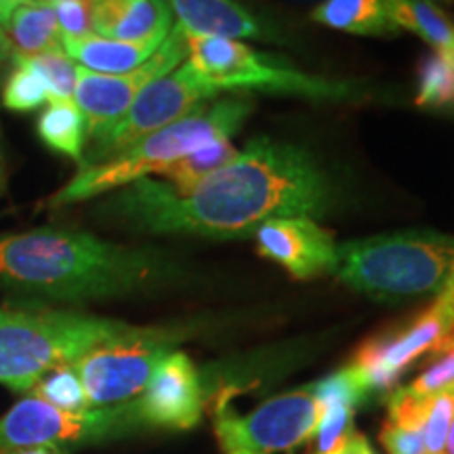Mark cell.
Segmentation results:
<instances>
[{
    "label": "cell",
    "mask_w": 454,
    "mask_h": 454,
    "mask_svg": "<svg viewBox=\"0 0 454 454\" xmlns=\"http://www.w3.org/2000/svg\"><path fill=\"white\" fill-rule=\"evenodd\" d=\"M333 198L331 179L308 150L257 137L190 194L145 177L121 187L99 211L141 234L227 240L253 236L270 219L325 217Z\"/></svg>",
    "instance_id": "cell-1"
},
{
    "label": "cell",
    "mask_w": 454,
    "mask_h": 454,
    "mask_svg": "<svg viewBox=\"0 0 454 454\" xmlns=\"http://www.w3.org/2000/svg\"><path fill=\"white\" fill-rule=\"evenodd\" d=\"M154 248L124 247L76 230L0 234V288L47 301H93L145 291L173 276Z\"/></svg>",
    "instance_id": "cell-2"
},
{
    "label": "cell",
    "mask_w": 454,
    "mask_h": 454,
    "mask_svg": "<svg viewBox=\"0 0 454 454\" xmlns=\"http://www.w3.org/2000/svg\"><path fill=\"white\" fill-rule=\"evenodd\" d=\"M251 112L253 101L248 98H225L211 106L204 104L181 121L135 141L121 154L82 167L72 181L49 198L47 207H70L121 190L150 175H160L164 168L198 147L219 139H231Z\"/></svg>",
    "instance_id": "cell-3"
},
{
    "label": "cell",
    "mask_w": 454,
    "mask_h": 454,
    "mask_svg": "<svg viewBox=\"0 0 454 454\" xmlns=\"http://www.w3.org/2000/svg\"><path fill=\"white\" fill-rule=\"evenodd\" d=\"M454 268V236L404 230L337 247L333 274L381 303L438 297Z\"/></svg>",
    "instance_id": "cell-4"
},
{
    "label": "cell",
    "mask_w": 454,
    "mask_h": 454,
    "mask_svg": "<svg viewBox=\"0 0 454 454\" xmlns=\"http://www.w3.org/2000/svg\"><path fill=\"white\" fill-rule=\"evenodd\" d=\"M122 326L81 311L0 308V385L27 395L49 371L76 362Z\"/></svg>",
    "instance_id": "cell-5"
},
{
    "label": "cell",
    "mask_w": 454,
    "mask_h": 454,
    "mask_svg": "<svg viewBox=\"0 0 454 454\" xmlns=\"http://www.w3.org/2000/svg\"><path fill=\"white\" fill-rule=\"evenodd\" d=\"M187 64L204 82L219 90H263V93L294 95L317 101H348L360 98L349 82L311 76L291 66L274 61V57L248 47L240 41L219 36H202L184 30Z\"/></svg>",
    "instance_id": "cell-6"
},
{
    "label": "cell",
    "mask_w": 454,
    "mask_h": 454,
    "mask_svg": "<svg viewBox=\"0 0 454 454\" xmlns=\"http://www.w3.org/2000/svg\"><path fill=\"white\" fill-rule=\"evenodd\" d=\"M184 339L179 328L129 326L110 334L72 362L90 408L121 406L144 394L152 374Z\"/></svg>",
    "instance_id": "cell-7"
},
{
    "label": "cell",
    "mask_w": 454,
    "mask_h": 454,
    "mask_svg": "<svg viewBox=\"0 0 454 454\" xmlns=\"http://www.w3.org/2000/svg\"><path fill=\"white\" fill-rule=\"evenodd\" d=\"M144 425L135 402L90 408L87 412H66L26 395L0 417V450L47 446L67 454L72 448L121 438Z\"/></svg>",
    "instance_id": "cell-8"
},
{
    "label": "cell",
    "mask_w": 454,
    "mask_h": 454,
    "mask_svg": "<svg viewBox=\"0 0 454 454\" xmlns=\"http://www.w3.org/2000/svg\"><path fill=\"white\" fill-rule=\"evenodd\" d=\"M322 408L311 387L288 391L238 417L221 404L215 412V434L225 452H293L314 438Z\"/></svg>",
    "instance_id": "cell-9"
},
{
    "label": "cell",
    "mask_w": 454,
    "mask_h": 454,
    "mask_svg": "<svg viewBox=\"0 0 454 454\" xmlns=\"http://www.w3.org/2000/svg\"><path fill=\"white\" fill-rule=\"evenodd\" d=\"M187 59L184 27L173 24L156 53L127 74H98L78 66L74 101L81 107L87 135L98 144L122 121L124 114L147 84L167 76Z\"/></svg>",
    "instance_id": "cell-10"
},
{
    "label": "cell",
    "mask_w": 454,
    "mask_h": 454,
    "mask_svg": "<svg viewBox=\"0 0 454 454\" xmlns=\"http://www.w3.org/2000/svg\"><path fill=\"white\" fill-rule=\"evenodd\" d=\"M454 333V297L442 288L438 297L404 331L366 340L351 362L368 394L394 391L397 379L425 354H440Z\"/></svg>",
    "instance_id": "cell-11"
},
{
    "label": "cell",
    "mask_w": 454,
    "mask_h": 454,
    "mask_svg": "<svg viewBox=\"0 0 454 454\" xmlns=\"http://www.w3.org/2000/svg\"><path fill=\"white\" fill-rule=\"evenodd\" d=\"M217 95L219 90L204 82L194 67L185 61L177 70L168 72L167 76L158 78L141 90L122 121L95 144V156L104 162L121 154L135 141L181 121Z\"/></svg>",
    "instance_id": "cell-12"
},
{
    "label": "cell",
    "mask_w": 454,
    "mask_h": 454,
    "mask_svg": "<svg viewBox=\"0 0 454 454\" xmlns=\"http://www.w3.org/2000/svg\"><path fill=\"white\" fill-rule=\"evenodd\" d=\"M253 236L261 257L274 261L297 280L333 274L337 244L331 231L316 219H270Z\"/></svg>",
    "instance_id": "cell-13"
},
{
    "label": "cell",
    "mask_w": 454,
    "mask_h": 454,
    "mask_svg": "<svg viewBox=\"0 0 454 454\" xmlns=\"http://www.w3.org/2000/svg\"><path fill=\"white\" fill-rule=\"evenodd\" d=\"M137 411L145 425L170 429H190L202 417V385L194 362L184 351L164 357L137 400Z\"/></svg>",
    "instance_id": "cell-14"
},
{
    "label": "cell",
    "mask_w": 454,
    "mask_h": 454,
    "mask_svg": "<svg viewBox=\"0 0 454 454\" xmlns=\"http://www.w3.org/2000/svg\"><path fill=\"white\" fill-rule=\"evenodd\" d=\"M90 27L112 41H164L173 13L164 0H90Z\"/></svg>",
    "instance_id": "cell-15"
},
{
    "label": "cell",
    "mask_w": 454,
    "mask_h": 454,
    "mask_svg": "<svg viewBox=\"0 0 454 454\" xmlns=\"http://www.w3.org/2000/svg\"><path fill=\"white\" fill-rule=\"evenodd\" d=\"M177 24L192 34L242 41L265 38L268 27L236 0H164Z\"/></svg>",
    "instance_id": "cell-16"
},
{
    "label": "cell",
    "mask_w": 454,
    "mask_h": 454,
    "mask_svg": "<svg viewBox=\"0 0 454 454\" xmlns=\"http://www.w3.org/2000/svg\"><path fill=\"white\" fill-rule=\"evenodd\" d=\"M162 41L124 43L89 34L82 38H61V49L84 70L98 74H127L145 64Z\"/></svg>",
    "instance_id": "cell-17"
},
{
    "label": "cell",
    "mask_w": 454,
    "mask_h": 454,
    "mask_svg": "<svg viewBox=\"0 0 454 454\" xmlns=\"http://www.w3.org/2000/svg\"><path fill=\"white\" fill-rule=\"evenodd\" d=\"M317 24L356 36H391L397 26L385 0H325L311 13Z\"/></svg>",
    "instance_id": "cell-18"
},
{
    "label": "cell",
    "mask_w": 454,
    "mask_h": 454,
    "mask_svg": "<svg viewBox=\"0 0 454 454\" xmlns=\"http://www.w3.org/2000/svg\"><path fill=\"white\" fill-rule=\"evenodd\" d=\"M389 419L381 429V444L389 454H427L425 448V397L408 387H395L387 400Z\"/></svg>",
    "instance_id": "cell-19"
},
{
    "label": "cell",
    "mask_w": 454,
    "mask_h": 454,
    "mask_svg": "<svg viewBox=\"0 0 454 454\" xmlns=\"http://www.w3.org/2000/svg\"><path fill=\"white\" fill-rule=\"evenodd\" d=\"M38 137L49 150L72 158L78 167H84V145H87V122L81 107L74 99L51 101L36 124Z\"/></svg>",
    "instance_id": "cell-20"
},
{
    "label": "cell",
    "mask_w": 454,
    "mask_h": 454,
    "mask_svg": "<svg viewBox=\"0 0 454 454\" xmlns=\"http://www.w3.org/2000/svg\"><path fill=\"white\" fill-rule=\"evenodd\" d=\"M4 32L17 47V55H41L61 47L59 24L49 0H30L17 7Z\"/></svg>",
    "instance_id": "cell-21"
},
{
    "label": "cell",
    "mask_w": 454,
    "mask_h": 454,
    "mask_svg": "<svg viewBox=\"0 0 454 454\" xmlns=\"http://www.w3.org/2000/svg\"><path fill=\"white\" fill-rule=\"evenodd\" d=\"M394 24L417 34L435 53L454 59V26L434 0H385Z\"/></svg>",
    "instance_id": "cell-22"
},
{
    "label": "cell",
    "mask_w": 454,
    "mask_h": 454,
    "mask_svg": "<svg viewBox=\"0 0 454 454\" xmlns=\"http://www.w3.org/2000/svg\"><path fill=\"white\" fill-rule=\"evenodd\" d=\"M238 147L231 144V139H219L213 144H207L190 154L173 162L160 173V177H167V184L173 185L177 194H190L198 184L217 173L221 167L234 160L238 156Z\"/></svg>",
    "instance_id": "cell-23"
},
{
    "label": "cell",
    "mask_w": 454,
    "mask_h": 454,
    "mask_svg": "<svg viewBox=\"0 0 454 454\" xmlns=\"http://www.w3.org/2000/svg\"><path fill=\"white\" fill-rule=\"evenodd\" d=\"M13 72L9 74L3 87V106L11 112H34L43 104H51V89L44 74L38 70L30 57L13 53Z\"/></svg>",
    "instance_id": "cell-24"
},
{
    "label": "cell",
    "mask_w": 454,
    "mask_h": 454,
    "mask_svg": "<svg viewBox=\"0 0 454 454\" xmlns=\"http://www.w3.org/2000/svg\"><path fill=\"white\" fill-rule=\"evenodd\" d=\"M27 395L38 397L47 404L59 408L66 412H87L90 411V402L87 391L82 387L74 364H61L49 371L44 377L34 385Z\"/></svg>",
    "instance_id": "cell-25"
},
{
    "label": "cell",
    "mask_w": 454,
    "mask_h": 454,
    "mask_svg": "<svg viewBox=\"0 0 454 454\" xmlns=\"http://www.w3.org/2000/svg\"><path fill=\"white\" fill-rule=\"evenodd\" d=\"M419 107H440L454 106V59L442 53H431L419 67Z\"/></svg>",
    "instance_id": "cell-26"
},
{
    "label": "cell",
    "mask_w": 454,
    "mask_h": 454,
    "mask_svg": "<svg viewBox=\"0 0 454 454\" xmlns=\"http://www.w3.org/2000/svg\"><path fill=\"white\" fill-rule=\"evenodd\" d=\"M454 419V385L425 395V448L427 454H444L448 431Z\"/></svg>",
    "instance_id": "cell-27"
},
{
    "label": "cell",
    "mask_w": 454,
    "mask_h": 454,
    "mask_svg": "<svg viewBox=\"0 0 454 454\" xmlns=\"http://www.w3.org/2000/svg\"><path fill=\"white\" fill-rule=\"evenodd\" d=\"M30 57L38 70L47 78L51 89V101L57 99H74V89H76L78 66L74 64L64 49H51L41 55H26Z\"/></svg>",
    "instance_id": "cell-28"
},
{
    "label": "cell",
    "mask_w": 454,
    "mask_h": 454,
    "mask_svg": "<svg viewBox=\"0 0 454 454\" xmlns=\"http://www.w3.org/2000/svg\"><path fill=\"white\" fill-rule=\"evenodd\" d=\"M454 385V343L448 345L438 354V360L427 371L419 374L408 389L417 395H431Z\"/></svg>",
    "instance_id": "cell-29"
},
{
    "label": "cell",
    "mask_w": 454,
    "mask_h": 454,
    "mask_svg": "<svg viewBox=\"0 0 454 454\" xmlns=\"http://www.w3.org/2000/svg\"><path fill=\"white\" fill-rule=\"evenodd\" d=\"M57 15L61 38H82L93 34L90 0H49Z\"/></svg>",
    "instance_id": "cell-30"
},
{
    "label": "cell",
    "mask_w": 454,
    "mask_h": 454,
    "mask_svg": "<svg viewBox=\"0 0 454 454\" xmlns=\"http://www.w3.org/2000/svg\"><path fill=\"white\" fill-rule=\"evenodd\" d=\"M340 454H374V450L371 448V444H368L364 435L354 434L351 435V440L348 442V446H345V450Z\"/></svg>",
    "instance_id": "cell-31"
},
{
    "label": "cell",
    "mask_w": 454,
    "mask_h": 454,
    "mask_svg": "<svg viewBox=\"0 0 454 454\" xmlns=\"http://www.w3.org/2000/svg\"><path fill=\"white\" fill-rule=\"evenodd\" d=\"M30 3V0H0V27H7L11 15L15 13L17 7H21V4Z\"/></svg>",
    "instance_id": "cell-32"
},
{
    "label": "cell",
    "mask_w": 454,
    "mask_h": 454,
    "mask_svg": "<svg viewBox=\"0 0 454 454\" xmlns=\"http://www.w3.org/2000/svg\"><path fill=\"white\" fill-rule=\"evenodd\" d=\"M0 454H66L61 450H55V448L47 446H30V448H4Z\"/></svg>",
    "instance_id": "cell-33"
},
{
    "label": "cell",
    "mask_w": 454,
    "mask_h": 454,
    "mask_svg": "<svg viewBox=\"0 0 454 454\" xmlns=\"http://www.w3.org/2000/svg\"><path fill=\"white\" fill-rule=\"evenodd\" d=\"M13 44H11V41H9V36H7V32L3 30V27H0V64H4V61L7 59H11V57H13Z\"/></svg>",
    "instance_id": "cell-34"
},
{
    "label": "cell",
    "mask_w": 454,
    "mask_h": 454,
    "mask_svg": "<svg viewBox=\"0 0 454 454\" xmlns=\"http://www.w3.org/2000/svg\"><path fill=\"white\" fill-rule=\"evenodd\" d=\"M444 454H454V419H452L450 431H448V438H446V448H444Z\"/></svg>",
    "instance_id": "cell-35"
},
{
    "label": "cell",
    "mask_w": 454,
    "mask_h": 454,
    "mask_svg": "<svg viewBox=\"0 0 454 454\" xmlns=\"http://www.w3.org/2000/svg\"><path fill=\"white\" fill-rule=\"evenodd\" d=\"M227 454H253V452H244V450H234V452H227Z\"/></svg>",
    "instance_id": "cell-36"
},
{
    "label": "cell",
    "mask_w": 454,
    "mask_h": 454,
    "mask_svg": "<svg viewBox=\"0 0 454 454\" xmlns=\"http://www.w3.org/2000/svg\"><path fill=\"white\" fill-rule=\"evenodd\" d=\"M0 185H3V168H0Z\"/></svg>",
    "instance_id": "cell-37"
}]
</instances>
